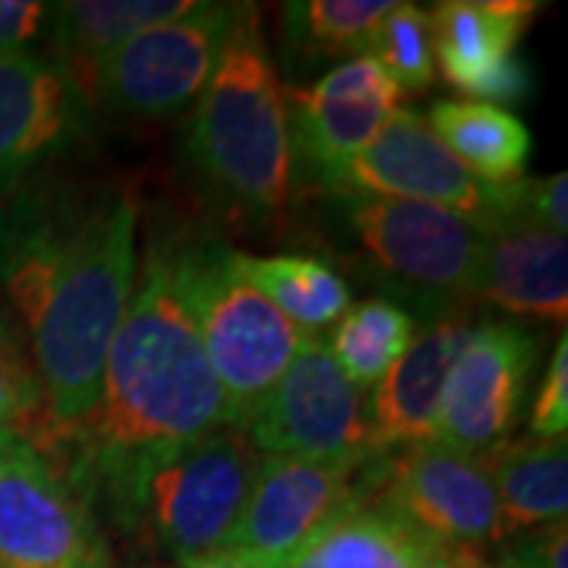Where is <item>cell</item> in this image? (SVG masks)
<instances>
[{
    "label": "cell",
    "mask_w": 568,
    "mask_h": 568,
    "mask_svg": "<svg viewBox=\"0 0 568 568\" xmlns=\"http://www.w3.org/2000/svg\"><path fill=\"white\" fill-rule=\"evenodd\" d=\"M392 0H294L282 7L284 61L316 67L323 61L364 58L369 36Z\"/></svg>",
    "instance_id": "cb8c5ba5"
},
{
    "label": "cell",
    "mask_w": 568,
    "mask_h": 568,
    "mask_svg": "<svg viewBox=\"0 0 568 568\" xmlns=\"http://www.w3.org/2000/svg\"><path fill=\"white\" fill-rule=\"evenodd\" d=\"M474 325L470 304L420 316L407 351L366 398V452L373 458L436 439L448 373Z\"/></svg>",
    "instance_id": "2e32d148"
},
{
    "label": "cell",
    "mask_w": 568,
    "mask_h": 568,
    "mask_svg": "<svg viewBox=\"0 0 568 568\" xmlns=\"http://www.w3.org/2000/svg\"><path fill=\"white\" fill-rule=\"evenodd\" d=\"M250 3L196 0L178 20H168L111 51L82 80L92 111L123 121H171L200 99L224 44Z\"/></svg>",
    "instance_id": "8992f818"
},
{
    "label": "cell",
    "mask_w": 568,
    "mask_h": 568,
    "mask_svg": "<svg viewBox=\"0 0 568 568\" xmlns=\"http://www.w3.org/2000/svg\"><path fill=\"white\" fill-rule=\"evenodd\" d=\"M429 540L373 499L347 508L310 544L316 568H417Z\"/></svg>",
    "instance_id": "603a6c76"
},
{
    "label": "cell",
    "mask_w": 568,
    "mask_h": 568,
    "mask_svg": "<svg viewBox=\"0 0 568 568\" xmlns=\"http://www.w3.org/2000/svg\"><path fill=\"white\" fill-rule=\"evenodd\" d=\"M414 332L417 320L410 310L386 297H369L347 306L345 316L335 323L328 351L354 386L376 388L398 364Z\"/></svg>",
    "instance_id": "d4e9b609"
},
{
    "label": "cell",
    "mask_w": 568,
    "mask_h": 568,
    "mask_svg": "<svg viewBox=\"0 0 568 568\" xmlns=\"http://www.w3.org/2000/svg\"><path fill=\"white\" fill-rule=\"evenodd\" d=\"M484 562V556L470 547H455V544H429L426 552L420 556L417 568H474Z\"/></svg>",
    "instance_id": "d6a6232c"
},
{
    "label": "cell",
    "mask_w": 568,
    "mask_h": 568,
    "mask_svg": "<svg viewBox=\"0 0 568 568\" xmlns=\"http://www.w3.org/2000/svg\"><path fill=\"white\" fill-rule=\"evenodd\" d=\"M183 306L227 405V424L260 410L306 335L241 272V250L205 234L164 237Z\"/></svg>",
    "instance_id": "277c9868"
},
{
    "label": "cell",
    "mask_w": 568,
    "mask_h": 568,
    "mask_svg": "<svg viewBox=\"0 0 568 568\" xmlns=\"http://www.w3.org/2000/svg\"><path fill=\"white\" fill-rule=\"evenodd\" d=\"M474 301L508 316H537L566 325L568 241L537 224H511L489 234Z\"/></svg>",
    "instance_id": "e0dca14e"
},
{
    "label": "cell",
    "mask_w": 568,
    "mask_h": 568,
    "mask_svg": "<svg viewBox=\"0 0 568 568\" xmlns=\"http://www.w3.org/2000/svg\"><path fill=\"white\" fill-rule=\"evenodd\" d=\"M181 155L196 190L227 219H282L291 196L284 89L260 7L250 3L183 123Z\"/></svg>",
    "instance_id": "3957f363"
},
{
    "label": "cell",
    "mask_w": 568,
    "mask_h": 568,
    "mask_svg": "<svg viewBox=\"0 0 568 568\" xmlns=\"http://www.w3.org/2000/svg\"><path fill=\"white\" fill-rule=\"evenodd\" d=\"M17 439H20L17 433H7V429H0V462H3V455L10 452V446H13Z\"/></svg>",
    "instance_id": "836d02e7"
},
{
    "label": "cell",
    "mask_w": 568,
    "mask_h": 568,
    "mask_svg": "<svg viewBox=\"0 0 568 568\" xmlns=\"http://www.w3.org/2000/svg\"><path fill=\"white\" fill-rule=\"evenodd\" d=\"M386 458L316 462L297 455H263L244 518L227 547L291 559L347 508L369 503Z\"/></svg>",
    "instance_id": "8fae6325"
},
{
    "label": "cell",
    "mask_w": 568,
    "mask_h": 568,
    "mask_svg": "<svg viewBox=\"0 0 568 568\" xmlns=\"http://www.w3.org/2000/svg\"><path fill=\"white\" fill-rule=\"evenodd\" d=\"M493 547L499 549L496 568H568L566 521L511 534Z\"/></svg>",
    "instance_id": "f1b7e54d"
},
{
    "label": "cell",
    "mask_w": 568,
    "mask_h": 568,
    "mask_svg": "<svg viewBox=\"0 0 568 568\" xmlns=\"http://www.w3.org/2000/svg\"><path fill=\"white\" fill-rule=\"evenodd\" d=\"M51 3L36 0H0V58L20 54L26 44L39 39L48 22Z\"/></svg>",
    "instance_id": "4dcf8cb0"
},
{
    "label": "cell",
    "mask_w": 568,
    "mask_h": 568,
    "mask_svg": "<svg viewBox=\"0 0 568 568\" xmlns=\"http://www.w3.org/2000/svg\"><path fill=\"white\" fill-rule=\"evenodd\" d=\"M44 414L36 369L26 364L20 345L0 325V429L26 436Z\"/></svg>",
    "instance_id": "4316f807"
},
{
    "label": "cell",
    "mask_w": 568,
    "mask_h": 568,
    "mask_svg": "<svg viewBox=\"0 0 568 568\" xmlns=\"http://www.w3.org/2000/svg\"><path fill=\"white\" fill-rule=\"evenodd\" d=\"M227 424L222 386L183 306L164 237H149L136 284L108 347L95 407L41 455L102 528L136 537L152 474Z\"/></svg>",
    "instance_id": "7a4b0ae2"
},
{
    "label": "cell",
    "mask_w": 568,
    "mask_h": 568,
    "mask_svg": "<svg viewBox=\"0 0 568 568\" xmlns=\"http://www.w3.org/2000/svg\"><path fill=\"white\" fill-rule=\"evenodd\" d=\"M537 13L530 0H446L429 13L436 67L452 89L480 95L511 58Z\"/></svg>",
    "instance_id": "ac0fdd59"
},
{
    "label": "cell",
    "mask_w": 568,
    "mask_h": 568,
    "mask_svg": "<svg viewBox=\"0 0 568 568\" xmlns=\"http://www.w3.org/2000/svg\"><path fill=\"white\" fill-rule=\"evenodd\" d=\"M373 503L439 544L480 552L503 537L484 458L436 439L388 455Z\"/></svg>",
    "instance_id": "4fadbf2b"
},
{
    "label": "cell",
    "mask_w": 568,
    "mask_h": 568,
    "mask_svg": "<svg viewBox=\"0 0 568 568\" xmlns=\"http://www.w3.org/2000/svg\"><path fill=\"white\" fill-rule=\"evenodd\" d=\"M364 58L379 63L398 92H424L436 77L429 13L417 3H392V10L369 36Z\"/></svg>",
    "instance_id": "484cf974"
},
{
    "label": "cell",
    "mask_w": 568,
    "mask_h": 568,
    "mask_svg": "<svg viewBox=\"0 0 568 568\" xmlns=\"http://www.w3.org/2000/svg\"><path fill=\"white\" fill-rule=\"evenodd\" d=\"M499 503L503 537L566 521L568 446L566 439H508L480 455ZM499 537V540H503Z\"/></svg>",
    "instance_id": "ffe728a7"
},
{
    "label": "cell",
    "mask_w": 568,
    "mask_h": 568,
    "mask_svg": "<svg viewBox=\"0 0 568 568\" xmlns=\"http://www.w3.org/2000/svg\"><path fill=\"white\" fill-rule=\"evenodd\" d=\"M568 426V335L562 332L552 347L547 376L530 405L528 429L534 439H566Z\"/></svg>",
    "instance_id": "83f0119b"
},
{
    "label": "cell",
    "mask_w": 568,
    "mask_h": 568,
    "mask_svg": "<svg viewBox=\"0 0 568 568\" xmlns=\"http://www.w3.org/2000/svg\"><path fill=\"white\" fill-rule=\"evenodd\" d=\"M518 203H521V222L547 227L556 234H566L568 227V174H549L518 183Z\"/></svg>",
    "instance_id": "f546056e"
},
{
    "label": "cell",
    "mask_w": 568,
    "mask_h": 568,
    "mask_svg": "<svg viewBox=\"0 0 568 568\" xmlns=\"http://www.w3.org/2000/svg\"><path fill=\"white\" fill-rule=\"evenodd\" d=\"M92 104L51 58H0V200L92 133Z\"/></svg>",
    "instance_id": "9a60e30c"
},
{
    "label": "cell",
    "mask_w": 568,
    "mask_h": 568,
    "mask_svg": "<svg viewBox=\"0 0 568 568\" xmlns=\"http://www.w3.org/2000/svg\"><path fill=\"white\" fill-rule=\"evenodd\" d=\"M518 183L493 186L480 181L433 133L426 118L410 108H395L383 130L347 164L332 193H366L436 205L496 234L511 224H525Z\"/></svg>",
    "instance_id": "ba28073f"
},
{
    "label": "cell",
    "mask_w": 568,
    "mask_h": 568,
    "mask_svg": "<svg viewBox=\"0 0 568 568\" xmlns=\"http://www.w3.org/2000/svg\"><path fill=\"white\" fill-rule=\"evenodd\" d=\"M287 559H272V556H260V552H246V549L224 547L215 552H205L196 559L178 562L174 568H284Z\"/></svg>",
    "instance_id": "1f68e13d"
},
{
    "label": "cell",
    "mask_w": 568,
    "mask_h": 568,
    "mask_svg": "<svg viewBox=\"0 0 568 568\" xmlns=\"http://www.w3.org/2000/svg\"><path fill=\"white\" fill-rule=\"evenodd\" d=\"M398 99V85L369 58L342 61L306 89H284L291 164L301 162L306 181L332 193L347 164L392 118Z\"/></svg>",
    "instance_id": "5bb4252c"
},
{
    "label": "cell",
    "mask_w": 568,
    "mask_h": 568,
    "mask_svg": "<svg viewBox=\"0 0 568 568\" xmlns=\"http://www.w3.org/2000/svg\"><path fill=\"white\" fill-rule=\"evenodd\" d=\"M241 272L275 304L287 323L306 338H320L351 306V284L335 265L316 256H237Z\"/></svg>",
    "instance_id": "7402d4cb"
},
{
    "label": "cell",
    "mask_w": 568,
    "mask_h": 568,
    "mask_svg": "<svg viewBox=\"0 0 568 568\" xmlns=\"http://www.w3.org/2000/svg\"><path fill=\"white\" fill-rule=\"evenodd\" d=\"M357 246L369 268L420 313L470 304L487 256L489 234L480 224L436 205L328 193V212Z\"/></svg>",
    "instance_id": "5b68a950"
},
{
    "label": "cell",
    "mask_w": 568,
    "mask_h": 568,
    "mask_svg": "<svg viewBox=\"0 0 568 568\" xmlns=\"http://www.w3.org/2000/svg\"><path fill=\"white\" fill-rule=\"evenodd\" d=\"M474 568H496V566H487V562H477V566Z\"/></svg>",
    "instance_id": "e575fe53"
},
{
    "label": "cell",
    "mask_w": 568,
    "mask_h": 568,
    "mask_svg": "<svg viewBox=\"0 0 568 568\" xmlns=\"http://www.w3.org/2000/svg\"><path fill=\"white\" fill-rule=\"evenodd\" d=\"M540 335L528 325L477 323L448 373L436 443L484 455L511 439L528 407Z\"/></svg>",
    "instance_id": "7c38bea8"
},
{
    "label": "cell",
    "mask_w": 568,
    "mask_h": 568,
    "mask_svg": "<svg viewBox=\"0 0 568 568\" xmlns=\"http://www.w3.org/2000/svg\"><path fill=\"white\" fill-rule=\"evenodd\" d=\"M133 183L51 168L0 200V287L20 310L44 414L22 443L51 455L89 417L136 284Z\"/></svg>",
    "instance_id": "6da1fadb"
},
{
    "label": "cell",
    "mask_w": 568,
    "mask_h": 568,
    "mask_svg": "<svg viewBox=\"0 0 568 568\" xmlns=\"http://www.w3.org/2000/svg\"><path fill=\"white\" fill-rule=\"evenodd\" d=\"M260 455L357 462L366 452V392L335 364L323 338H304L260 410L241 426Z\"/></svg>",
    "instance_id": "9c48e42d"
},
{
    "label": "cell",
    "mask_w": 568,
    "mask_h": 568,
    "mask_svg": "<svg viewBox=\"0 0 568 568\" xmlns=\"http://www.w3.org/2000/svg\"><path fill=\"white\" fill-rule=\"evenodd\" d=\"M263 455L237 426H222L168 458L142 496L140 528L174 566L231 544Z\"/></svg>",
    "instance_id": "52a82bcc"
},
{
    "label": "cell",
    "mask_w": 568,
    "mask_h": 568,
    "mask_svg": "<svg viewBox=\"0 0 568 568\" xmlns=\"http://www.w3.org/2000/svg\"><path fill=\"white\" fill-rule=\"evenodd\" d=\"M429 126L480 181L508 186L525 178L534 142L528 126L508 108L487 102H436L429 111Z\"/></svg>",
    "instance_id": "44dd1931"
},
{
    "label": "cell",
    "mask_w": 568,
    "mask_h": 568,
    "mask_svg": "<svg viewBox=\"0 0 568 568\" xmlns=\"http://www.w3.org/2000/svg\"><path fill=\"white\" fill-rule=\"evenodd\" d=\"M196 0H67L48 10L51 61L82 85L92 67L142 32L193 10Z\"/></svg>",
    "instance_id": "d6986e66"
},
{
    "label": "cell",
    "mask_w": 568,
    "mask_h": 568,
    "mask_svg": "<svg viewBox=\"0 0 568 568\" xmlns=\"http://www.w3.org/2000/svg\"><path fill=\"white\" fill-rule=\"evenodd\" d=\"M0 568H114L92 508L22 439L0 462Z\"/></svg>",
    "instance_id": "30bf717a"
}]
</instances>
